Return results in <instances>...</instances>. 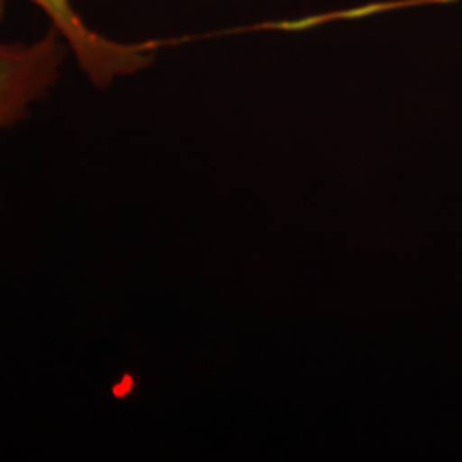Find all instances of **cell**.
I'll use <instances>...</instances> for the list:
<instances>
[{"instance_id":"1","label":"cell","mask_w":462,"mask_h":462,"mask_svg":"<svg viewBox=\"0 0 462 462\" xmlns=\"http://www.w3.org/2000/svg\"><path fill=\"white\" fill-rule=\"evenodd\" d=\"M69 58V45L51 26L37 39L0 37V137L48 99Z\"/></svg>"},{"instance_id":"2","label":"cell","mask_w":462,"mask_h":462,"mask_svg":"<svg viewBox=\"0 0 462 462\" xmlns=\"http://www.w3.org/2000/svg\"><path fill=\"white\" fill-rule=\"evenodd\" d=\"M48 17L50 26L65 39L75 65L99 90L152 67L157 50L152 43H129L95 31L73 7V0H28ZM9 0H0V26L7 15Z\"/></svg>"}]
</instances>
